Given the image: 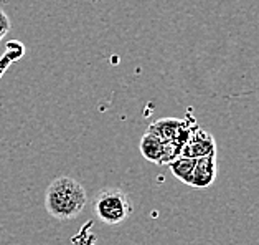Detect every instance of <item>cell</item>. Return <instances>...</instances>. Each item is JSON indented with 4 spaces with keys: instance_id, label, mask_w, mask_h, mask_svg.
Listing matches in <instances>:
<instances>
[{
    "instance_id": "cell-6",
    "label": "cell",
    "mask_w": 259,
    "mask_h": 245,
    "mask_svg": "<svg viewBox=\"0 0 259 245\" xmlns=\"http://www.w3.org/2000/svg\"><path fill=\"white\" fill-rule=\"evenodd\" d=\"M139 149H141V154H142L144 159H147L149 162H154V164L162 166L163 141H160L155 134L145 133L141 139V144H139Z\"/></svg>"
},
{
    "instance_id": "cell-4",
    "label": "cell",
    "mask_w": 259,
    "mask_h": 245,
    "mask_svg": "<svg viewBox=\"0 0 259 245\" xmlns=\"http://www.w3.org/2000/svg\"><path fill=\"white\" fill-rule=\"evenodd\" d=\"M217 154V143L214 137L206 133L205 129H200L198 126H195L188 141L185 143V146L182 149V158H190V159H200L205 156Z\"/></svg>"
},
{
    "instance_id": "cell-3",
    "label": "cell",
    "mask_w": 259,
    "mask_h": 245,
    "mask_svg": "<svg viewBox=\"0 0 259 245\" xmlns=\"http://www.w3.org/2000/svg\"><path fill=\"white\" fill-rule=\"evenodd\" d=\"M195 124H188L185 119H175V118H163L159 121L152 123L147 129V133H152L163 143L179 141L185 146V143L190 137Z\"/></svg>"
},
{
    "instance_id": "cell-5",
    "label": "cell",
    "mask_w": 259,
    "mask_h": 245,
    "mask_svg": "<svg viewBox=\"0 0 259 245\" xmlns=\"http://www.w3.org/2000/svg\"><path fill=\"white\" fill-rule=\"evenodd\" d=\"M214 181H217V154L195 159L190 186L195 189H206Z\"/></svg>"
},
{
    "instance_id": "cell-7",
    "label": "cell",
    "mask_w": 259,
    "mask_h": 245,
    "mask_svg": "<svg viewBox=\"0 0 259 245\" xmlns=\"http://www.w3.org/2000/svg\"><path fill=\"white\" fill-rule=\"evenodd\" d=\"M23 55H25L23 43L17 42V40H12V42L7 43V50H5L4 55L0 56V80H2L5 72L10 68V65L20 60Z\"/></svg>"
},
{
    "instance_id": "cell-2",
    "label": "cell",
    "mask_w": 259,
    "mask_h": 245,
    "mask_svg": "<svg viewBox=\"0 0 259 245\" xmlns=\"http://www.w3.org/2000/svg\"><path fill=\"white\" fill-rule=\"evenodd\" d=\"M93 207L98 219L106 225L122 224L134 211L131 197L122 189H116V187L101 191L94 197Z\"/></svg>"
},
{
    "instance_id": "cell-8",
    "label": "cell",
    "mask_w": 259,
    "mask_h": 245,
    "mask_svg": "<svg viewBox=\"0 0 259 245\" xmlns=\"http://www.w3.org/2000/svg\"><path fill=\"white\" fill-rule=\"evenodd\" d=\"M170 171L175 176L177 179L183 184L190 186L192 182V176H193V167H195V159H190V158H177L175 161H172L168 164Z\"/></svg>"
},
{
    "instance_id": "cell-1",
    "label": "cell",
    "mask_w": 259,
    "mask_h": 245,
    "mask_svg": "<svg viewBox=\"0 0 259 245\" xmlns=\"http://www.w3.org/2000/svg\"><path fill=\"white\" fill-rule=\"evenodd\" d=\"M88 204V192L78 181L60 176L48 186L45 194L47 212L56 221H71Z\"/></svg>"
},
{
    "instance_id": "cell-9",
    "label": "cell",
    "mask_w": 259,
    "mask_h": 245,
    "mask_svg": "<svg viewBox=\"0 0 259 245\" xmlns=\"http://www.w3.org/2000/svg\"><path fill=\"white\" fill-rule=\"evenodd\" d=\"M10 27H12V23H10L9 15L0 9V42H2L4 37L10 32Z\"/></svg>"
}]
</instances>
